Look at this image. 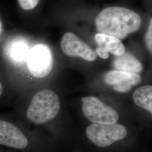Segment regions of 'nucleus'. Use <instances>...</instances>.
<instances>
[{"label":"nucleus","instance_id":"nucleus-1","mask_svg":"<svg viewBox=\"0 0 152 152\" xmlns=\"http://www.w3.org/2000/svg\"><path fill=\"white\" fill-rule=\"evenodd\" d=\"M140 16L129 9L109 7L101 11L95 19L99 33L125 39L129 34L137 31L141 26Z\"/></svg>","mask_w":152,"mask_h":152},{"label":"nucleus","instance_id":"nucleus-2","mask_svg":"<svg viewBox=\"0 0 152 152\" xmlns=\"http://www.w3.org/2000/svg\"><path fill=\"white\" fill-rule=\"evenodd\" d=\"M60 108L58 95L50 90H43L33 96L27 111V117L36 124H42L55 118Z\"/></svg>","mask_w":152,"mask_h":152},{"label":"nucleus","instance_id":"nucleus-3","mask_svg":"<svg viewBox=\"0 0 152 152\" xmlns=\"http://www.w3.org/2000/svg\"><path fill=\"white\" fill-rule=\"evenodd\" d=\"M88 139L99 147H107L124 139L127 131L124 126L114 124H92L86 131Z\"/></svg>","mask_w":152,"mask_h":152},{"label":"nucleus","instance_id":"nucleus-4","mask_svg":"<svg viewBox=\"0 0 152 152\" xmlns=\"http://www.w3.org/2000/svg\"><path fill=\"white\" fill-rule=\"evenodd\" d=\"M84 115L94 124H114L119 118L115 110L94 96L82 98Z\"/></svg>","mask_w":152,"mask_h":152},{"label":"nucleus","instance_id":"nucleus-5","mask_svg":"<svg viewBox=\"0 0 152 152\" xmlns=\"http://www.w3.org/2000/svg\"><path fill=\"white\" fill-rule=\"evenodd\" d=\"M27 58L28 69L33 77L38 78H44L52 71L53 55L47 45H35L29 51Z\"/></svg>","mask_w":152,"mask_h":152},{"label":"nucleus","instance_id":"nucleus-6","mask_svg":"<svg viewBox=\"0 0 152 152\" xmlns=\"http://www.w3.org/2000/svg\"><path fill=\"white\" fill-rule=\"evenodd\" d=\"M61 48L69 56H78L88 61H94L97 58V55L92 49L73 33L64 34L61 41Z\"/></svg>","mask_w":152,"mask_h":152},{"label":"nucleus","instance_id":"nucleus-7","mask_svg":"<svg viewBox=\"0 0 152 152\" xmlns=\"http://www.w3.org/2000/svg\"><path fill=\"white\" fill-rule=\"evenodd\" d=\"M104 81L108 85L112 86L117 92H129L132 86L139 85L141 77L138 73L113 70L107 72L104 77Z\"/></svg>","mask_w":152,"mask_h":152},{"label":"nucleus","instance_id":"nucleus-8","mask_svg":"<svg viewBox=\"0 0 152 152\" xmlns=\"http://www.w3.org/2000/svg\"><path fill=\"white\" fill-rule=\"evenodd\" d=\"M28 144V139L22 131L10 122L0 120V145L24 149Z\"/></svg>","mask_w":152,"mask_h":152},{"label":"nucleus","instance_id":"nucleus-9","mask_svg":"<svg viewBox=\"0 0 152 152\" xmlns=\"http://www.w3.org/2000/svg\"><path fill=\"white\" fill-rule=\"evenodd\" d=\"M95 39L98 44L96 54L103 59L108 58L109 53L118 56L126 51L124 45L118 38L99 33L95 35Z\"/></svg>","mask_w":152,"mask_h":152},{"label":"nucleus","instance_id":"nucleus-10","mask_svg":"<svg viewBox=\"0 0 152 152\" xmlns=\"http://www.w3.org/2000/svg\"><path fill=\"white\" fill-rule=\"evenodd\" d=\"M113 66L118 71L138 74L143 69L141 62L134 55L126 51L124 54L116 56L113 61Z\"/></svg>","mask_w":152,"mask_h":152},{"label":"nucleus","instance_id":"nucleus-11","mask_svg":"<svg viewBox=\"0 0 152 152\" xmlns=\"http://www.w3.org/2000/svg\"><path fill=\"white\" fill-rule=\"evenodd\" d=\"M133 100L136 105L152 113V86H144L136 89L133 94Z\"/></svg>","mask_w":152,"mask_h":152},{"label":"nucleus","instance_id":"nucleus-12","mask_svg":"<svg viewBox=\"0 0 152 152\" xmlns=\"http://www.w3.org/2000/svg\"><path fill=\"white\" fill-rule=\"evenodd\" d=\"M29 52L27 45L21 41L12 42L7 49L9 58L16 62H21L27 58Z\"/></svg>","mask_w":152,"mask_h":152},{"label":"nucleus","instance_id":"nucleus-13","mask_svg":"<svg viewBox=\"0 0 152 152\" xmlns=\"http://www.w3.org/2000/svg\"><path fill=\"white\" fill-rule=\"evenodd\" d=\"M19 5L23 9L29 10L34 9L39 2V0H18Z\"/></svg>","mask_w":152,"mask_h":152},{"label":"nucleus","instance_id":"nucleus-14","mask_svg":"<svg viewBox=\"0 0 152 152\" xmlns=\"http://www.w3.org/2000/svg\"><path fill=\"white\" fill-rule=\"evenodd\" d=\"M145 42L149 51L152 53V19H151L150 24L145 35Z\"/></svg>","mask_w":152,"mask_h":152},{"label":"nucleus","instance_id":"nucleus-15","mask_svg":"<svg viewBox=\"0 0 152 152\" xmlns=\"http://www.w3.org/2000/svg\"><path fill=\"white\" fill-rule=\"evenodd\" d=\"M2 85H1V82H0V96H1V95H2Z\"/></svg>","mask_w":152,"mask_h":152},{"label":"nucleus","instance_id":"nucleus-16","mask_svg":"<svg viewBox=\"0 0 152 152\" xmlns=\"http://www.w3.org/2000/svg\"><path fill=\"white\" fill-rule=\"evenodd\" d=\"M0 31H1V23H0Z\"/></svg>","mask_w":152,"mask_h":152}]
</instances>
